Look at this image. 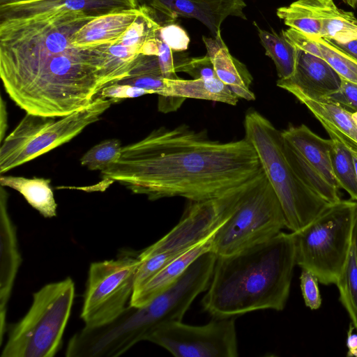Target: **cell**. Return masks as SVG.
Masks as SVG:
<instances>
[{
	"label": "cell",
	"mask_w": 357,
	"mask_h": 357,
	"mask_svg": "<svg viewBox=\"0 0 357 357\" xmlns=\"http://www.w3.org/2000/svg\"><path fill=\"white\" fill-rule=\"evenodd\" d=\"M95 17L55 12L0 20V77L10 98L26 113L63 116L116 83L107 69L106 45L77 47L70 42Z\"/></svg>",
	"instance_id": "cell-1"
},
{
	"label": "cell",
	"mask_w": 357,
	"mask_h": 357,
	"mask_svg": "<svg viewBox=\"0 0 357 357\" xmlns=\"http://www.w3.org/2000/svg\"><path fill=\"white\" fill-rule=\"evenodd\" d=\"M262 171L245 137L222 142L181 125L155 129L123 146L119 159L100 176L106 183L117 182L151 201L173 197L202 201L229 194Z\"/></svg>",
	"instance_id": "cell-2"
},
{
	"label": "cell",
	"mask_w": 357,
	"mask_h": 357,
	"mask_svg": "<svg viewBox=\"0 0 357 357\" xmlns=\"http://www.w3.org/2000/svg\"><path fill=\"white\" fill-rule=\"evenodd\" d=\"M295 265L292 234L282 231L236 253L218 257L202 307L214 318L259 310L281 311L289 296Z\"/></svg>",
	"instance_id": "cell-3"
},
{
	"label": "cell",
	"mask_w": 357,
	"mask_h": 357,
	"mask_svg": "<svg viewBox=\"0 0 357 357\" xmlns=\"http://www.w3.org/2000/svg\"><path fill=\"white\" fill-rule=\"evenodd\" d=\"M245 137L252 144L263 171L283 210L286 227L297 231L316 218L329 204L310 188L293 169L284 153L282 131L257 111L244 119Z\"/></svg>",
	"instance_id": "cell-4"
},
{
	"label": "cell",
	"mask_w": 357,
	"mask_h": 357,
	"mask_svg": "<svg viewBox=\"0 0 357 357\" xmlns=\"http://www.w3.org/2000/svg\"><path fill=\"white\" fill-rule=\"evenodd\" d=\"M356 202L331 203L311 222L291 232L296 265L325 285L336 284L351 246Z\"/></svg>",
	"instance_id": "cell-5"
},
{
	"label": "cell",
	"mask_w": 357,
	"mask_h": 357,
	"mask_svg": "<svg viewBox=\"0 0 357 357\" xmlns=\"http://www.w3.org/2000/svg\"><path fill=\"white\" fill-rule=\"evenodd\" d=\"M75 296L70 278L33 295L26 314L10 329L1 357H53L59 350Z\"/></svg>",
	"instance_id": "cell-6"
},
{
	"label": "cell",
	"mask_w": 357,
	"mask_h": 357,
	"mask_svg": "<svg viewBox=\"0 0 357 357\" xmlns=\"http://www.w3.org/2000/svg\"><path fill=\"white\" fill-rule=\"evenodd\" d=\"M96 97L86 107L56 117L26 113L0 147V174L24 165L70 141L87 126L100 120L112 103Z\"/></svg>",
	"instance_id": "cell-7"
},
{
	"label": "cell",
	"mask_w": 357,
	"mask_h": 357,
	"mask_svg": "<svg viewBox=\"0 0 357 357\" xmlns=\"http://www.w3.org/2000/svg\"><path fill=\"white\" fill-rule=\"evenodd\" d=\"M284 227L280 202L262 171L213 235L211 250L217 257L230 255L273 238Z\"/></svg>",
	"instance_id": "cell-8"
},
{
	"label": "cell",
	"mask_w": 357,
	"mask_h": 357,
	"mask_svg": "<svg viewBox=\"0 0 357 357\" xmlns=\"http://www.w3.org/2000/svg\"><path fill=\"white\" fill-rule=\"evenodd\" d=\"M139 264L138 255L130 252L91 264L80 314L85 327L105 325L123 312L134 291Z\"/></svg>",
	"instance_id": "cell-9"
},
{
	"label": "cell",
	"mask_w": 357,
	"mask_h": 357,
	"mask_svg": "<svg viewBox=\"0 0 357 357\" xmlns=\"http://www.w3.org/2000/svg\"><path fill=\"white\" fill-rule=\"evenodd\" d=\"M256 178L224 196L190 201L178 224L162 238L141 252L139 258L161 252L179 256L212 236L231 216Z\"/></svg>",
	"instance_id": "cell-10"
},
{
	"label": "cell",
	"mask_w": 357,
	"mask_h": 357,
	"mask_svg": "<svg viewBox=\"0 0 357 357\" xmlns=\"http://www.w3.org/2000/svg\"><path fill=\"white\" fill-rule=\"evenodd\" d=\"M176 357H236L234 317L214 318L202 326L172 321L156 329L148 340Z\"/></svg>",
	"instance_id": "cell-11"
},
{
	"label": "cell",
	"mask_w": 357,
	"mask_h": 357,
	"mask_svg": "<svg viewBox=\"0 0 357 357\" xmlns=\"http://www.w3.org/2000/svg\"><path fill=\"white\" fill-rule=\"evenodd\" d=\"M140 6L160 26L179 17L195 18L204 24L213 38L221 36L220 26L229 16L246 19L244 0H139Z\"/></svg>",
	"instance_id": "cell-12"
},
{
	"label": "cell",
	"mask_w": 357,
	"mask_h": 357,
	"mask_svg": "<svg viewBox=\"0 0 357 357\" xmlns=\"http://www.w3.org/2000/svg\"><path fill=\"white\" fill-rule=\"evenodd\" d=\"M138 7V0H31L0 4V20L29 19L55 12H84L98 17Z\"/></svg>",
	"instance_id": "cell-13"
},
{
	"label": "cell",
	"mask_w": 357,
	"mask_h": 357,
	"mask_svg": "<svg viewBox=\"0 0 357 357\" xmlns=\"http://www.w3.org/2000/svg\"><path fill=\"white\" fill-rule=\"evenodd\" d=\"M0 343L6 332L7 306L14 282L22 263L18 247L17 229L8 211V194L3 186L0 190Z\"/></svg>",
	"instance_id": "cell-14"
},
{
	"label": "cell",
	"mask_w": 357,
	"mask_h": 357,
	"mask_svg": "<svg viewBox=\"0 0 357 357\" xmlns=\"http://www.w3.org/2000/svg\"><path fill=\"white\" fill-rule=\"evenodd\" d=\"M284 90L307 107L321 123L330 138H336L351 151L357 152V126L352 118V112L326 96L296 87H287Z\"/></svg>",
	"instance_id": "cell-15"
},
{
	"label": "cell",
	"mask_w": 357,
	"mask_h": 357,
	"mask_svg": "<svg viewBox=\"0 0 357 357\" xmlns=\"http://www.w3.org/2000/svg\"><path fill=\"white\" fill-rule=\"evenodd\" d=\"M341 76L322 58L296 48L293 74L278 79L277 86L285 89L296 87L314 94L327 96L340 86Z\"/></svg>",
	"instance_id": "cell-16"
},
{
	"label": "cell",
	"mask_w": 357,
	"mask_h": 357,
	"mask_svg": "<svg viewBox=\"0 0 357 357\" xmlns=\"http://www.w3.org/2000/svg\"><path fill=\"white\" fill-rule=\"evenodd\" d=\"M141 13L138 7L96 17L79 29L72 36L70 42L77 47L115 44Z\"/></svg>",
	"instance_id": "cell-17"
},
{
	"label": "cell",
	"mask_w": 357,
	"mask_h": 357,
	"mask_svg": "<svg viewBox=\"0 0 357 357\" xmlns=\"http://www.w3.org/2000/svg\"><path fill=\"white\" fill-rule=\"evenodd\" d=\"M212 237L176 257L146 283L135 289L129 305L144 306L172 286L197 259L212 250Z\"/></svg>",
	"instance_id": "cell-18"
},
{
	"label": "cell",
	"mask_w": 357,
	"mask_h": 357,
	"mask_svg": "<svg viewBox=\"0 0 357 357\" xmlns=\"http://www.w3.org/2000/svg\"><path fill=\"white\" fill-rule=\"evenodd\" d=\"M203 41L218 78L238 98L254 100L255 96L250 90L252 81L250 73L244 64L229 53L222 37L211 38L203 36Z\"/></svg>",
	"instance_id": "cell-19"
},
{
	"label": "cell",
	"mask_w": 357,
	"mask_h": 357,
	"mask_svg": "<svg viewBox=\"0 0 357 357\" xmlns=\"http://www.w3.org/2000/svg\"><path fill=\"white\" fill-rule=\"evenodd\" d=\"M282 135L301 155L333 186L340 188L335 178L331 162L333 141L321 138L302 124L289 126Z\"/></svg>",
	"instance_id": "cell-20"
},
{
	"label": "cell",
	"mask_w": 357,
	"mask_h": 357,
	"mask_svg": "<svg viewBox=\"0 0 357 357\" xmlns=\"http://www.w3.org/2000/svg\"><path fill=\"white\" fill-rule=\"evenodd\" d=\"M162 96L195 98L236 105L238 97L217 77L193 79L165 78Z\"/></svg>",
	"instance_id": "cell-21"
},
{
	"label": "cell",
	"mask_w": 357,
	"mask_h": 357,
	"mask_svg": "<svg viewBox=\"0 0 357 357\" xmlns=\"http://www.w3.org/2000/svg\"><path fill=\"white\" fill-rule=\"evenodd\" d=\"M321 23V38L335 43L357 39V18L354 13L339 8L333 0H312Z\"/></svg>",
	"instance_id": "cell-22"
},
{
	"label": "cell",
	"mask_w": 357,
	"mask_h": 357,
	"mask_svg": "<svg viewBox=\"0 0 357 357\" xmlns=\"http://www.w3.org/2000/svg\"><path fill=\"white\" fill-rule=\"evenodd\" d=\"M50 183V179L45 178L0 176L1 185L13 188L20 192L33 208L47 218L56 216L57 209Z\"/></svg>",
	"instance_id": "cell-23"
},
{
	"label": "cell",
	"mask_w": 357,
	"mask_h": 357,
	"mask_svg": "<svg viewBox=\"0 0 357 357\" xmlns=\"http://www.w3.org/2000/svg\"><path fill=\"white\" fill-rule=\"evenodd\" d=\"M283 149L289 163L297 175L310 188L329 203L341 200L338 192L339 188L331 185L284 138Z\"/></svg>",
	"instance_id": "cell-24"
},
{
	"label": "cell",
	"mask_w": 357,
	"mask_h": 357,
	"mask_svg": "<svg viewBox=\"0 0 357 357\" xmlns=\"http://www.w3.org/2000/svg\"><path fill=\"white\" fill-rule=\"evenodd\" d=\"M261 43L266 54L273 61L279 79L289 77L294 73L296 47L283 35L268 31L257 26Z\"/></svg>",
	"instance_id": "cell-25"
},
{
	"label": "cell",
	"mask_w": 357,
	"mask_h": 357,
	"mask_svg": "<svg viewBox=\"0 0 357 357\" xmlns=\"http://www.w3.org/2000/svg\"><path fill=\"white\" fill-rule=\"evenodd\" d=\"M284 24L308 37H320L321 23L315 15L312 0H297L277 10Z\"/></svg>",
	"instance_id": "cell-26"
},
{
	"label": "cell",
	"mask_w": 357,
	"mask_h": 357,
	"mask_svg": "<svg viewBox=\"0 0 357 357\" xmlns=\"http://www.w3.org/2000/svg\"><path fill=\"white\" fill-rule=\"evenodd\" d=\"M331 139L333 144L330 156L335 178L339 187L357 202V174L351 151L336 138Z\"/></svg>",
	"instance_id": "cell-27"
},
{
	"label": "cell",
	"mask_w": 357,
	"mask_h": 357,
	"mask_svg": "<svg viewBox=\"0 0 357 357\" xmlns=\"http://www.w3.org/2000/svg\"><path fill=\"white\" fill-rule=\"evenodd\" d=\"M336 285L340 293V301L357 331V259L352 243Z\"/></svg>",
	"instance_id": "cell-28"
},
{
	"label": "cell",
	"mask_w": 357,
	"mask_h": 357,
	"mask_svg": "<svg viewBox=\"0 0 357 357\" xmlns=\"http://www.w3.org/2000/svg\"><path fill=\"white\" fill-rule=\"evenodd\" d=\"M318 48L317 56L324 59L342 78L357 84V60L321 37H310Z\"/></svg>",
	"instance_id": "cell-29"
},
{
	"label": "cell",
	"mask_w": 357,
	"mask_h": 357,
	"mask_svg": "<svg viewBox=\"0 0 357 357\" xmlns=\"http://www.w3.org/2000/svg\"><path fill=\"white\" fill-rule=\"evenodd\" d=\"M122 149L117 139L102 141L86 152L80 158V163L89 170L103 171L119 159Z\"/></svg>",
	"instance_id": "cell-30"
},
{
	"label": "cell",
	"mask_w": 357,
	"mask_h": 357,
	"mask_svg": "<svg viewBox=\"0 0 357 357\" xmlns=\"http://www.w3.org/2000/svg\"><path fill=\"white\" fill-rule=\"evenodd\" d=\"M139 7L142 10L141 15L127 29L117 43L142 48L147 40L158 36L161 26L143 8Z\"/></svg>",
	"instance_id": "cell-31"
},
{
	"label": "cell",
	"mask_w": 357,
	"mask_h": 357,
	"mask_svg": "<svg viewBox=\"0 0 357 357\" xmlns=\"http://www.w3.org/2000/svg\"><path fill=\"white\" fill-rule=\"evenodd\" d=\"M174 65L176 73H185L193 79L217 77L212 60L207 54L203 56L182 58L174 62Z\"/></svg>",
	"instance_id": "cell-32"
},
{
	"label": "cell",
	"mask_w": 357,
	"mask_h": 357,
	"mask_svg": "<svg viewBox=\"0 0 357 357\" xmlns=\"http://www.w3.org/2000/svg\"><path fill=\"white\" fill-rule=\"evenodd\" d=\"M158 36L172 51L181 52L188 48V35L183 28L176 24L170 23L161 26Z\"/></svg>",
	"instance_id": "cell-33"
},
{
	"label": "cell",
	"mask_w": 357,
	"mask_h": 357,
	"mask_svg": "<svg viewBox=\"0 0 357 357\" xmlns=\"http://www.w3.org/2000/svg\"><path fill=\"white\" fill-rule=\"evenodd\" d=\"M317 277L310 271L302 269L300 285L305 304L311 310H317L321 304V298Z\"/></svg>",
	"instance_id": "cell-34"
},
{
	"label": "cell",
	"mask_w": 357,
	"mask_h": 357,
	"mask_svg": "<svg viewBox=\"0 0 357 357\" xmlns=\"http://www.w3.org/2000/svg\"><path fill=\"white\" fill-rule=\"evenodd\" d=\"M117 83L129 84L142 88L162 96L165 87V77L160 73H143L132 75Z\"/></svg>",
	"instance_id": "cell-35"
},
{
	"label": "cell",
	"mask_w": 357,
	"mask_h": 357,
	"mask_svg": "<svg viewBox=\"0 0 357 357\" xmlns=\"http://www.w3.org/2000/svg\"><path fill=\"white\" fill-rule=\"evenodd\" d=\"M352 113L357 112V84L342 78L337 91L326 96Z\"/></svg>",
	"instance_id": "cell-36"
},
{
	"label": "cell",
	"mask_w": 357,
	"mask_h": 357,
	"mask_svg": "<svg viewBox=\"0 0 357 357\" xmlns=\"http://www.w3.org/2000/svg\"><path fill=\"white\" fill-rule=\"evenodd\" d=\"M152 93L151 91L129 84L114 83L104 87L99 96L104 98H111L115 102L123 98H138L146 94Z\"/></svg>",
	"instance_id": "cell-37"
},
{
	"label": "cell",
	"mask_w": 357,
	"mask_h": 357,
	"mask_svg": "<svg viewBox=\"0 0 357 357\" xmlns=\"http://www.w3.org/2000/svg\"><path fill=\"white\" fill-rule=\"evenodd\" d=\"M159 61L162 76L167 79H178L175 70L172 50L158 36V48L155 55Z\"/></svg>",
	"instance_id": "cell-38"
},
{
	"label": "cell",
	"mask_w": 357,
	"mask_h": 357,
	"mask_svg": "<svg viewBox=\"0 0 357 357\" xmlns=\"http://www.w3.org/2000/svg\"><path fill=\"white\" fill-rule=\"evenodd\" d=\"M185 100L174 96H159L158 110L164 113L175 111L181 107Z\"/></svg>",
	"instance_id": "cell-39"
},
{
	"label": "cell",
	"mask_w": 357,
	"mask_h": 357,
	"mask_svg": "<svg viewBox=\"0 0 357 357\" xmlns=\"http://www.w3.org/2000/svg\"><path fill=\"white\" fill-rule=\"evenodd\" d=\"M354 326L351 323L347 333V346L349 349L348 356H357V333H354Z\"/></svg>",
	"instance_id": "cell-40"
},
{
	"label": "cell",
	"mask_w": 357,
	"mask_h": 357,
	"mask_svg": "<svg viewBox=\"0 0 357 357\" xmlns=\"http://www.w3.org/2000/svg\"><path fill=\"white\" fill-rule=\"evenodd\" d=\"M7 129V111L6 105L3 98L0 101V141H3L6 130Z\"/></svg>",
	"instance_id": "cell-41"
},
{
	"label": "cell",
	"mask_w": 357,
	"mask_h": 357,
	"mask_svg": "<svg viewBox=\"0 0 357 357\" xmlns=\"http://www.w3.org/2000/svg\"><path fill=\"white\" fill-rule=\"evenodd\" d=\"M333 43L357 60V39L347 43Z\"/></svg>",
	"instance_id": "cell-42"
},
{
	"label": "cell",
	"mask_w": 357,
	"mask_h": 357,
	"mask_svg": "<svg viewBox=\"0 0 357 357\" xmlns=\"http://www.w3.org/2000/svg\"><path fill=\"white\" fill-rule=\"evenodd\" d=\"M351 243L354 248L356 257V259H357V202H356V210H355Z\"/></svg>",
	"instance_id": "cell-43"
},
{
	"label": "cell",
	"mask_w": 357,
	"mask_h": 357,
	"mask_svg": "<svg viewBox=\"0 0 357 357\" xmlns=\"http://www.w3.org/2000/svg\"><path fill=\"white\" fill-rule=\"evenodd\" d=\"M344 3L349 5L353 8H357V0H341Z\"/></svg>",
	"instance_id": "cell-44"
},
{
	"label": "cell",
	"mask_w": 357,
	"mask_h": 357,
	"mask_svg": "<svg viewBox=\"0 0 357 357\" xmlns=\"http://www.w3.org/2000/svg\"><path fill=\"white\" fill-rule=\"evenodd\" d=\"M25 1H31V0H0V4L7 3Z\"/></svg>",
	"instance_id": "cell-45"
},
{
	"label": "cell",
	"mask_w": 357,
	"mask_h": 357,
	"mask_svg": "<svg viewBox=\"0 0 357 357\" xmlns=\"http://www.w3.org/2000/svg\"><path fill=\"white\" fill-rule=\"evenodd\" d=\"M351 153H352V156H353L355 168H356V174H357V152L351 151Z\"/></svg>",
	"instance_id": "cell-46"
},
{
	"label": "cell",
	"mask_w": 357,
	"mask_h": 357,
	"mask_svg": "<svg viewBox=\"0 0 357 357\" xmlns=\"http://www.w3.org/2000/svg\"><path fill=\"white\" fill-rule=\"evenodd\" d=\"M352 118L357 126V112L352 113Z\"/></svg>",
	"instance_id": "cell-47"
}]
</instances>
